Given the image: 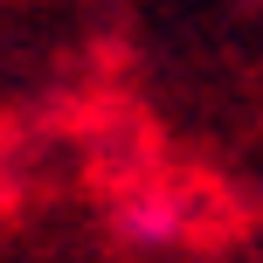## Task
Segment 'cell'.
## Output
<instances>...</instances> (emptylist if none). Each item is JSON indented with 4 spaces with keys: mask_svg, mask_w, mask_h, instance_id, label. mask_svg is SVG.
Instances as JSON below:
<instances>
[{
    "mask_svg": "<svg viewBox=\"0 0 263 263\" xmlns=\"http://www.w3.org/2000/svg\"><path fill=\"white\" fill-rule=\"evenodd\" d=\"M118 229H125L132 250H166V242L180 236V208H166V201H132Z\"/></svg>",
    "mask_w": 263,
    "mask_h": 263,
    "instance_id": "cell-1",
    "label": "cell"
}]
</instances>
